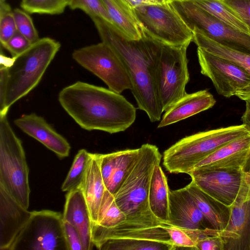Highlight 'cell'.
Instances as JSON below:
<instances>
[{"instance_id":"1","label":"cell","mask_w":250,"mask_h":250,"mask_svg":"<svg viewBox=\"0 0 250 250\" xmlns=\"http://www.w3.org/2000/svg\"><path fill=\"white\" fill-rule=\"evenodd\" d=\"M91 19L102 42L115 52L126 71L138 108L146 113L151 122L160 121L163 112L156 86L155 68L164 43L142 29L140 38L128 39L104 20Z\"/></svg>"},{"instance_id":"2","label":"cell","mask_w":250,"mask_h":250,"mask_svg":"<svg viewBox=\"0 0 250 250\" xmlns=\"http://www.w3.org/2000/svg\"><path fill=\"white\" fill-rule=\"evenodd\" d=\"M59 102L82 128L110 134L124 131L135 121L136 108L109 89L78 81L59 94Z\"/></svg>"},{"instance_id":"3","label":"cell","mask_w":250,"mask_h":250,"mask_svg":"<svg viewBox=\"0 0 250 250\" xmlns=\"http://www.w3.org/2000/svg\"><path fill=\"white\" fill-rule=\"evenodd\" d=\"M60 47L54 39L40 38L13 57L9 66L0 65V114H7L12 104L36 87Z\"/></svg>"},{"instance_id":"4","label":"cell","mask_w":250,"mask_h":250,"mask_svg":"<svg viewBox=\"0 0 250 250\" xmlns=\"http://www.w3.org/2000/svg\"><path fill=\"white\" fill-rule=\"evenodd\" d=\"M162 155L155 145L146 144L139 147L137 160L130 173L114 195L115 202L126 216L125 221L114 228L144 229L162 223L151 211L149 190L155 166Z\"/></svg>"},{"instance_id":"5","label":"cell","mask_w":250,"mask_h":250,"mask_svg":"<svg viewBox=\"0 0 250 250\" xmlns=\"http://www.w3.org/2000/svg\"><path fill=\"white\" fill-rule=\"evenodd\" d=\"M250 132L242 124L202 131L185 137L163 154V165L171 173H187L227 143Z\"/></svg>"},{"instance_id":"6","label":"cell","mask_w":250,"mask_h":250,"mask_svg":"<svg viewBox=\"0 0 250 250\" xmlns=\"http://www.w3.org/2000/svg\"><path fill=\"white\" fill-rule=\"evenodd\" d=\"M7 114H0V186L28 209L29 168L21 140L12 128Z\"/></svg>"},{"instance_id":"7","label":"cell","mask_w":250,"mask_h":250,"mask_svg":"<svg viewBox=\"0 0 250 250\" xmlns=\"http://www.w3.org/2000/svg\"><path fill=\"white\" fill-rule=\"evenodd\" d=\"M169 3L192 32L231 49L250 55V35L217 19L192 0H170Z\"/></svg>"},{"instance_id":"8","label":"cell","mask_w":250,"mask_h":250,"mask_svg":"<svg viewBox=\"0 0 250 250\" xmlns=\"http://www.w3.org/2000/svg\"><path fill=\"white\" fill-rule=\"evenodd\" d=\"M189 45L173 46L164 43L155 68V83L163 112L187 93L189 80L187 48Z\"/></svg>"},{"instance_id":"9","label":"cell","mask_w":250,"mask_h":250,"mask_svg":"<svg viewBox=\"0 0 250 250\" xmlns=\"http://www.w3.org/2000/svg\"><path fill=\"white\" fill-rule=\"evenodd\" d=\"M140 28L152 38L170 45H189L193 32L168 2L148 4L132 9Z\"/></svg>"},{"instance_id":"10","label":"cell","mask_w":250,"mask_h":250,"mask_svg":"<svg viewBox=\"0 0 250 250\" xmlns=\"http://www.w3.org/2000/svg\"><path fill=\"white\" fill-rule=\"evenodd\" d=\"M188 175L201 190L228 207L250 199V172L246 167L196 169Z\"/></svg>"},{"instance_id":"11","label":"cell","mask_w":250,"mask_h":250,"mask_svg":"<svg viewBox=\"0 0 250 250\" xmlns=\"http://www.w3.org/2000/svg\"><path fill=\"white\" fill-rule=\"evenodd\" d=\"M62 214L50 210H34L10 250H68Z\"/></svg>"},{"instance_id":"12","label":"cell","mask_w":250,"mask_h":250,"mask_svg":"<svg viewBox=\"0 0 250 250\" xmlns=\"http://www.w3.org/2000/svg\"><path fill=\"white\" fill-rule=\"evenodd\" d=\"M72 58L104 81L110 90L119 94L126 89L131 90L130 78L121 61L104 42L76 49Z\"/></svg>"},{"instance_id":"13","label":"cell","mask_w":250,"mask_h":250,"mask_svg":"<svg viewBox=\"0 0 250 250\" xmlns=\"http://www.w3.org/2000/svg\"><path fill=\"white\" fill-rule=\"evenodd\" d=\"M201 73L212 81L218 94L246 101L250 94V74L236 63L197 47Z\"/></svg>"},{"instance_id":"14","label":"cell","mask_w":250,"mask_h":250,"mask_svg":"<svg viewBox=\"0 0 250 250\" xmlns=\"http://www.w3.org/2000/svg\"><path fill=\"white\" fill-rule=\"evenodd\" d=\"M31 213L0 186V250H10Z\"/></svg>"},{"instance_id":"15","label":"cell","mask_w":250,"mask_h":250,"mask_svg":"<svg viewBox=\"0 0 250 250\" xmlns=\"http://www.w3.org/2000/svg\"><path fill=\"white\" fill-rule=\"evenodd\" d=\"M167 225L186 229H213L186 186L169 190V222Z\"/></svg>"},{"instance_id":"16","label":"cell","mask_w":250,"mask_h":250,"mask_svg":"<svg viewBox=\"0 0 250 250\" xmlns=\"http://www.w3.org/2000/svg\"><path fill=\"white\" fill-rule=\"evenodd\" d=\"M139 153V148L97 154L105 187L114 196L133 168Z\"/></svg>"},{"instance_id":"17","label":"cell","mask_w":250,"mask_h":250,"mask_svg":"<svg viewBox=\"0 0 250 250\" xmlns=\"http://www.w3.org/2000/svg\"><path fill=\"white\" fill-rule=\"evenodd\" d=\"M14 122L23 132L41 143L59 157L68 156L71 148L69 143L43 117L32 113L22 115Z\"/></svg>"},{"instance_id":"18","label":"cell","mask_w":250,"mask_h":250,"mask_svg":"<svg viewBox=\"0 0 250 250\" xmlns=\"http://www.w3.org/2000/svg\"><path fill=\"white\" fill-rule=\"evenodd\" d=\"M250 155V132L221 146L198 163L192 170L241 169Z\"/></svg>"},{"instance_id":"19","label":"cell","mask_w":250,"mask_h":250,"mask_svg":"<svg viewBox=\"0 0 250 250\" xmlns=\"http://www.w3.org/2000/svg\"><path fill=\"white\" fill-rule=\"evenodd\" d=\"M219 235L224 250H250V199L233 204L228 225Z\"/></svg>"},{"instance_id":"20","label":"cell","mask_w":250,"mask_h":250,"mask_svg":"<svg viewBox=\"0 0 250 250\" xmlns=\"http://www.w3.org/2000/svg\"><path fill=\"white\" fill-rule=\"evenodd\" d=\"M63 220L75 227L82 241L83 250H90L94 245L91 240V221L81 186L67 192L62 214Z\"/></svg>"},{"instance_id":"21","label":"cell","mask_w":250,"mask_h":250,"mask_svg":"<svg viewBox=\"0 0 250 250\" xmlns=\"http://www.w3.org/2000/svg\"><path fill=\"white\" fill-rule=\"evenodd\" d=\"M215 103L213 95L207 89L186 93L165 111L158 128L176 123L206 110L213 107Z\"/></svg>"},{"instance_id":"22","label":"cell","mask_w":250,"mask_h":250,"mask_svg":"<svg viewBox=\"0 0 250 250\" xmlns=\"http://www.w3.org/2000/svg\"><path fill=\"white\" fill-rule=\"evenodd\" d=\"M91 237L96 248L102 242L111 239L147 240L171 243L169 234L160 226L144 229H106L93 225L91 226Z\"/></svg>"},{"instance_id":"23","label":"cell","mask_w":250,"mask_h":250,"mask_svg":"<svg viewBox=\"0 0 250 250\" xmlns=\"http://www.w3.org/2000/svg\"><path fill=\"white\" fill-rule=\"evenodd\" d=\"M81 187L89 209L91 226L97 221L100 206L106 190L97 153H91L90 161Z\"/></svg>"},{"instance_id":"24","label":"cell","mask_w":250,"mask_h":250,"mask_svg":"<svg viewBox=\"0 0 250 250\" xmlns=\"http://www.w3.org/2000/svg\"><path fill=\"white\" fill-rule=\"evenodd\" d=\"M197 207L213 229L222 230L229 222L231 207H228L201 190L191 180L186 186Z\"/></svg>"},{"instance_id":"25","label":"cell","mask_w":250,"mask_h":250,"mask_svg":"<svg viewBox=\"0 0 250 250\" xmlns=\"http://www.w3.org/2000/svg\"><path fill=\"white\" fill-rule=\"evenodd\" d=\"M169 190L167 178L160 164H157L150 181L148 200L151 211L162 224L169 222Z\"/></svg>"},{"instance_id":"26","label":"cell","mask_w":250,"mask_h":250,"mask_svg":"<svg viewBox=\"0 0 250 250\" xmlns=\"http://www.w3.org/2000/svg\"><path fill=\"white\" fill-rule=\"evenodd\" d=\"M112 25L125 37L138 39L141 31L132 12L125 0H102Z\"/></svg>"},{"instance_id":"27","label":"cell","mask_w":250,"mask_h":250,"mask_svg":"<svg viewBox=\"0 0 250 250\" xmlns=\"http://www.w3.org/2000/svg\"><path fill=\"white\" fill-rule=\"evenodd\" d=\"M193 34L192 42L196 44L198 48L236 63L245 69L250 74V54L224 46L200 33L193 32ZM249 99H250V94L247 100Z\"/></svg>"},{"instance_id":"28","label":"cell","mask_w":250,"mask_h":250,"mask_svg":"<svg viewBox=\"0 0 250 250\" xmlns=\"http://www.w3.org/2000/svg\"><path fill=\"white\" fill-rule=\"evenodd\" d=\"M217 19L235 29L250 35L247 26L238 15L221 0H192Z\"/></svg>"},{"instance_id":"29","label":"cell","mask_w":250,"mask_h":250,"mask_svg":"<svg viewBox=\"0 0 250 250\" xmlns=\"http://www.w3.org/2000/svg\"><path fill=\"white\" fill-rule=\"evenodd\" d=\"M97 249L100 250H174L173 245L170 243L147 240L111 239L100 244Z\"/></svg>"},{"instance_id":"30","label":"cell","mask_w":250,"mask_h":250,"mask_svg":"<svg viewBox=\"0 0 250 250\" xmlns=\"http://www.w3.org/2000/svg\"><path fill=\"white\" fill-rule=\"evenodd\" d=\"M126 220V216L117 205L114 196L106 189L103 197L96 223L92 224L109 229L117 227Z\"/></svg>"},{"instance_id":"31","label":"cell","mask_w":250,"mask_h":250,"mask_svg":"<svg viewBox=\"0 0 250 250\" xmlns=\"http://www.w3.org/2000/svg\"><path fill=\"white\" fill-rule=\"evenodd\" d=\"M90 158L91 153L86 150L82 149L78 151L62 186L63 191L68 192L82 185Z\"/></svg>"},{"instance_id":"32","label":"cell","mask_w":250,"mask_h":250,"mask_svg":"<svg viewBox=\"0 0 250 250\" xmlns=\"http://www.w3.org/2000/svg\"><path fill=\"white\" fill-rule=\"evenodd\" d=\"M160 226L169 234L171 243L179 248L195 250L197 242L205 236L204 229H186L162 224Z\"/></svg>"},{"instance_id":"33","label":"cell","mask_w":250,"mask_h":250,"mask_svg":"<svg viewBox=\"0 0 250 250\" xmlns=\"http://www.w3.org/2000/svg\"><path fill=\"white\" fill-rule=\"evenodd\" d=\"M68 6L63 0H21V6L30 14L57 15Z\"/></svg>"},{"instance_id":"34","label":"cell","mask_w":250,"mask_h":250,"mask_svg":"<svg viewBox=\"0 0 250 250\" xmlns=\"http://www.w3.org/2000/svg\"><path fill=\"white\" fill-rule=\"evenodd\" d=\"M72 9L83 10L90 18H99L112 24L102 0H71L68 5Z\"/></svg>"},{"instance_id":"35","label":"cell","mask_w":250,"mask_h":250,"mask_svg":"<svg viewBox=\"0 0 250 250\" xmlns=\"http://www.w3.org/2000/svg\"><path fill=\"white\" fill-rule=\"evenodd\" d=\"M13 14L18 32L26 37L32 43L39 39L38 31L28 13L19 8L13 10Z\"/></svg>"},{"instance_id":"36","label":"cell","mask_w":250,"mask_h":250,"mask_svg":"<svg viewBox=\"0 0 250 250\" xmlns=\"http://www.w3.org/2000/svg\"><path fill=\"white\" fill-rule=\"evenodd\" d=\"M0 41L4 44L17 32L13 10L5 1L0 2Z\"/></svg>"},{"instance_id":"37","label":"cell","mask_w":250,"mask_h":250,"mask_svg":"<svg viewBox=\"0 0 250 250\" xmlns=\"http://www.w3.org/2000/svg\"><path fill=\"white\" fill-rule=\"evenodd\" d=\"M32 43L18 31L3 45L12 57H15L27 49Z\"/></svg>"},{"instance_id":"38","label":"cell","mask_w":250,"mask_h":250,"mask_svg":"<svg viewBox=\"0 0 250 250\" xmlns=\"http://www.w3.org/2000/svg\"><path fill=\"white\" fill-rule=\"evenodd\" d=\"M238 15L250 33V0H221Z\"/></svg>"},{"instance_id":"39","label":"cell","mask_w":250,"mask_h":250,"mask_svg":"<svg viewBox=\"0 0 250 250\" xmlns=\"http://www.w3.org/2000/svg\"><path fill=\"white\" fill-rule=\"evenodd\" d=\"M63 226L68 250H83L81 236L78 229L65 221Z\"/></svg>"},{"instance_id":"40","label":"cell","mask_w":250,"mask_h":250,"mask_svg":"<svg viewBox=\"0 0 250 250\" xmlns=\"http://www.w3.org/2000/svg\"><path fill=\"white\" fill-rule=\"evenodd\" d=\"M195 250H224V243L219 235L206 237L196 243Z\"/></svg>"},{"instance_id":"41","label":"cell","mask_w":250,"mask_h":250,"mask_svg":"<svg viewBox=\"0 0 250 250\" xmlns=\"http://www.w3.org/2000/svg\"><path fill=\"white\" fill-rule=\"evenodd\" d=\"M246 109L242 117V125L250 132V99L246 101Z\"/></svg>"},{"instance_id":"42","label":"cell","mask_w":250,"mask_h":250,"mask_svg":"<svg viewBox=\"0 0 250 250\" xmlns=\"http://www.w3.org/2000/svg\"><path fill=\"white\" fill-rule=\"evenodd\" d=\"M125 1L129 5V6L133 9L137 7L148 4H152L147 0H125Z\"/></svg>"},{"instance_id":"43","label":"cell","mask_w":250,"mask_h":250,"mask_svg":"<svg viewBox=\"0 0 250 250\" xmlns=\"http://www.w3.org/2000/svg\"><path fill=\"white\" fill-rule=\"evenodd\" d=\"M150 3L154 4H161L168 2L170 0H147Z\"/></svg>"},{"instance_id":"44","label":"cell","mask_w":250,"mask_h":250,"mask_svg":"<svg viewBox=\"0 0 250 250\" xmlns=\"http://www.w3.org/2000/svg\"><path fill=\"white\" fill-rule=\"evenodd\" d=\"M64 0L66 3L67 4L68 6L69 5V3H70L71 0Z\"/></svg>"},{"instance_id":"45","label":"cell","mask_w":250,"mask_h":250,"mask_svg":"<svg viewBox=\"0 0 250 250\" xmlns=\"http://www.w3.org/2000/svg\"><path fill=\"white\" fill-rule=\"evenodd\" d=\"M4 1H5V0H0V2H4Z\"/></svg>"}]
</instances>
